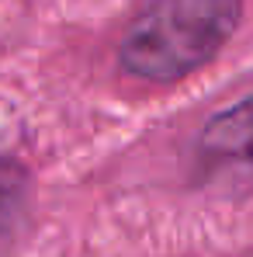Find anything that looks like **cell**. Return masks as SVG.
Wrapping results in <instances>:
<instances>
[{
    "label": "cell",
    "instance_id": "1",
    "mask_svg": "<svg viewBox=\"0 0 253 257\" xmlns=\"http://www.w3.org/2000/svg\"><path fill=\"white\" fill-rule=\"evenodd\" d=\"M239 21V0H153L128 28L122 66L132 77L170 84L225 45Z\"/></svg>",
    "mask_w": 253,
    "mask_h": 257
},
{
    "label": "cell",
    "instance_id": "2",
    "mask_svg": "<svg viewBox=\"0 0 253 257\" xmlns=\"http://www.w3.org/2000/svg\"><path fill=\"white\" fill-rule=\"evenodd\" d=\"M198 167L211 184L253 188V97L218 111L198 139Z\"/></svg>",
    "mask_w": 253,
    "mask_h": 257
},
{
    "label": "cell",
    "instance_id": "3",
    "mask_svg": "<svg viewBox=\"0 0 253 257\" xmlns=\"http://www.w3.org/2000/svg\"><path fill=\"white\" fill-rule=\"evenodd\" d=\"M25 205H28V177L14 160L0 157V257L11 250L25 226Z\"/></svg>",
    "mask_w": 253,
    "mask_h": 257
}]
</instances>
